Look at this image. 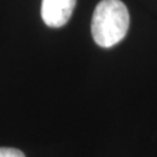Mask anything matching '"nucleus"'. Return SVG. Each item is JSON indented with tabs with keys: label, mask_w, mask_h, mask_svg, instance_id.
<instances>
[{
	"label": "nucleus",
	"mask_w": 157,
	"mask_h": 157,
	"mask_svg": "<svg viewBox=\"0 0 157 157\" xmlns=\"http://www.w3.org/2000/svg\"><path fill=\"white\" fill-rule=\"evenodd\" d=\"M75 6L76 0H42V20L49 27L59 28L70 20Z\"/></svg>",
	"instance_id": "obj_2"
},
{
	"label": "nucleus",
	"mask_w": 157,
	"mask_h": 157,
	"mask_svg": "<svg viewBox=\"0 0 157 157\" xmlns=\"http://www.w3.org/2000/svg\"><path fill=\"white\" fill-rule=\"evenodd\" d=\"M0 157H26L21 150L15 148L0 147Z\"/></svg>",
	"instance_id": "obj_3"
},
{
	"label": "nucleus",
	"mask_w": 157,
	"mask_h": 157,
	"mask_svg": "<svg viewBox=\"0 0 157 157\" xmlns=\"http://www.w3.org/2000/svg\"><path fill=\"white\" fill-rule=\"evenodd\" d=\"M129 28V13L120 0H101L97 5L91 32L94 42L102 48H111L122 41Z\"/></svg>",
	"instance_id": "obj_1"
}]
</instances>
